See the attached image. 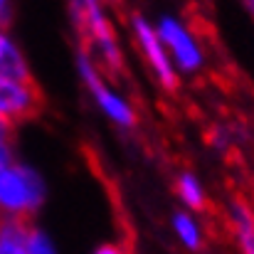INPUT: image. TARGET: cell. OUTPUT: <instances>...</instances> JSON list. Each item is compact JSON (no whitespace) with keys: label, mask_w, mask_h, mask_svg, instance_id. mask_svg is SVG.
<instances>
[{"label":"cell","mask_w":254,"mask_h":254,"mask_svg":"<svg viewBox=\"0 0 254 254\" xmlns=\"http://www.w3.org/2000/svg\"><path fill=\"white\" fill-rule=\"evenodd\" d=\"M173 190H175V197H178L183 210H190V212L200 215L207 207V200H210L207 185L195 170H180L175 175Z\"/></svg>","instance_id":"30bf717a"},{"label":"cell","mask_w":254,"mask_h":254,"mask_svg":"<svg viewBox=\"0 0 254 254\" xmlns=\"http://www.w3.org/2000/svg\"><path fill=\"white\" fill-rule=\"evenodd\" d=\"M227 225L240 254H254V207L245 197L227 202Z\"/></svg>","instance_id":"52a82bcc"},{"label":"cell","mask_w":254,"mask_h":254,"mask_svg":"<svg viewBox=\"0 0 254 254\" xmlns=\"http://www.w3.org/2000/svg\"><path fill=\"white\" fill-rule=\"evenodd\" d=\"M128 35L133 40V47H136L138 57L148 67L153 82L166 91H175L178 84H180V74L175 72V67L170 62L168 52H166V47H163V42L156 32L153 20H148L141 12H133L128 17Z\"/></svg>","instance_id":"5b68a950"},{"label":"cell","mask_w":254,"mask_h":254,"mask_svg":"<svg viewBox=\"0 0 254 254\" xmlns=\"http://www.w3.org/2000/svg\"><path fill=\"white\" fill-rule=\"evenodd\" d=\"M0 77L20 79V82L32 79L30 60H27L25 50L20 47V42L12 37V32L7 27H0Z\"/></svg>","instance_id":"ba28073f"},{"label":"cell","mask_w":254,"mask_h":254,"mask_svg":"<svg viewBox=\"0 0 254 254\" xmlns=\"http://www.w3.org/2000/svg\"><path fill=\"white\" fill-rule=\"evenodd\" d=\"M74 67H77V77L84 86L89 101L94 104V109L111 126H116L121 131H133L138 126V109L128 99V94H124L111 82V77L82 50H77Z\"/></svg>","instance_id":"7a4b0ae2"},{"label":"cell","mask_w":254,"mask_h":254,"mask_svg":"<svg viewBox=\"0 0 254 254\" xmlns=\"http://www.w3.org/2000/svg\"><path fill=\"white\" fill-rule=\"evenodd\" d=\"M47 202V180L30 163L12 161L0 173V217L30 222Z\"/></svg>","instance_id":"3957f363"},{"label":"cell","mask_w":254,"mask_h":254,"mask_svg":"<svg viewBox=\"0 0 254 254\" xmlns=\"http://www.w3.org/2000/svg\"><path fill=\"white\" fill-rule=\"evenodd\" d=\"M245 5H247V10L254 15V0H245Z\"/></svg>","instance_id":"2e32d148"},{"label":"cell","mask_w":254,"mask_h":254,"mask_svg":"<svg viewBox=\"0 0 254 254\" xmlns=\"http://www.w3.org/2000/svg\"><path fill=\"white\" fill-rule=\"evenodd\" d=\"M91 254H128V250H126L124 245H119V242H104V245H99Z\"/></svg>","instance_id":"5bb4252c"},{"label":"cell","mask_w":254,"mask_h":254,"mask_svg":"<svg viewBox=\"0 0 254 254\" xmlns=\"http://www.w3.org/2000/svg\"><path fill=\"white\" fill-rule=\"evenodd\" d=\"M69 25L86 52L109 77L126 69V55L106 0H67Z\"/></svg>","instance_id":"6da1fadb"},{"label":"cell","mask_w":254,"mask_h":254,"mask_svg":"<svg viewBox=\"0 0 254 254\" xmlns=\"http://www.w3.org/2000/svg\"><path fill=\"white\" fill-rule=\"evenodd\" d=\"M25 227L27 222L0 217V254H27L25 252Z\"/></svg>","instance_id":"8fae6325"},{"label":"cell","mask_w":254,"mask_h":254,"mask_svg":"<svg viewBox=\"0 0 254 254\" xmlns=\"http://www.w3.org/2000/svg\"><path fill=\"white\" fill-rule=\"evenodd\" d=\"M15 161V148H12V126L0 124V173Z\"/></svg>","instance_id":"4fadbf2b"},{"label":"cell","mask_w":254,"mask_h":254,"mask_svg":"<svg viewBox=\"0 0 254 254\" xmlns=\"http://www.w3.org/2000/svg\"><path fill=\"white\" fill-rule=\"evenodd\" d=\"M156 32L168 52L170 62L175 67V72L183 77H195L205 69L207 64V52L205 45L197 35V30L180 15L175 12H161L156 20Z\"/></svg>","instance_id":"277c9868"},{"label":"cell","mask_w":254,"mask_h":254,"mask_svg":"<svg viewBox=\"0 0 254 254\" xmlns=\"http://www.w3.org/2000/svg\"><path fill=\"white\" fill-rule=\"evenodd\" d=\"M12 17V0H0V27H7Z\"/></svg>","instance_id":"9a60e30c"},{"label":"cell","mask_w":254,"mask_h":254,"mask_svg":"<svg viewBox=\"0 0 254 254\" xmlns=\"http://www.w3.org/2000/svg\"><path fill=\"white\" fill-rule=\"evenodd\" d=\"M170 235L173 240L185 250V252H200L205 247V225L200 220V215L178 207L168 220Z\"/></svg>","instance_id":"9c48e42d"},{"label":"cell","mask_w":254,"mask_h":254,"mask_svg":"<svg viewBox=\"0 0 254 254\" xmlns=\"http://www.w3.org/2000/svg\"><path fill=\"white\" fill-rule=\"evenodd\" d=\"M40 106L42 94L32 79L20 82L0 77V124L15 126L20 121H27L40 111Z\"/></svg>","instance_id":"8992f818"},{"label":"cell","mask_w":254,"mask_h":254,"mask_svg":"<svg viewBox=\"0 0 254 254\" xmlns=\"http://www.w3.org/2000/svg\"><path fill=\"white\" fill-rule=\"evenodd\" d=\"M25 252L27 254H60V247H57L55 237L45 227L27 222V227H25Z\"/></svg>","instance_id":"7c38bea8"}]
</instances>
